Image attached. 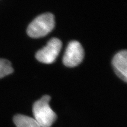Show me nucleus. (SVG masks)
Masks as SVG:
<instances>
[{
    "instance_id": "3",
    "label": "nucleus",
    "mask_w": 127,
    "mask_h": 127,
    "mask_svg": "<svg viewBox=\"0 0 127 127\" xmlns=\"http://www.w3.org/2000/svg\"><path fill=\"white\" fill-rule=\"evenodd\" d=\"M61 47V41L57 38H53L48 41L45 47L36 52V58L41 63L51 64L57 59Z\"/></svg>"
},
{
    "instance_id": "2",
    "label": "nucleus",
    "mask_w": 127,
    "mask_h": 127,
    "mask_svg": "<svg viewBox=\"0 0 127 127\" xmlns=\"http://www.w3.org/2000/svg\"><path fill=\"white\" fill-rule=\"evenodd\" d=\"M55 26L54 17L51 13H45L38 16L28 25L27 32L34 38L43 37L48 34Z\"/></svg>"
},
{
    "instance_id": "6",
    "label": "nucleus",
    "mask_w": 127,
    "mask_h": 127,
    "mask_svg": "<svg viewBox=\"0 0 127 127\" xmlns=\"http://www.w3.org/2000/svg\"><path fill=\"white\" fill-rule=\"evenodd\" d=\"M14 122L17 127H42L34 118L21 114L16 115Z\"/></svg>"
},
{
    "instance_id": "1",
    "label": "nucleus",
    "mask_w": 127,
    "mask_h": 127,
    "mask_svg": "<svg viewBox=\"0 0 127 127\" xmlns=\"http://www.w3.org/2000/svg\"><path fill=\"white\" fill-rule=\"evenodd\" d=\"M50 96L44 95L33 105L34 119L42 127H51L57 120V115L49 105Z\"/></svg>"
},
{
    "instance_id": "4",
    "label": "nucleus",
    "mask_w": 127,
    "mask_h": 127,
    "mask_svg": "<svg viewBox=\"0 0 127 127\" xmlns=\"http://www.w3.org/2000/svg\"><path fill=\"white\" fill-rule=\"evenodd\" d=\"M84 57V52L81 44L78 41H71L63 57V64L68 67H75L81 63Z\"/></svg>"
},
{
    "instance_id": "5",
    "label": "nucleus",
    "mask_w": 127,
    "mask_h": 127,
    "mask_svg": "<svg viewBox=\"0 0 127 127\" xmlns=\"http://www.w3.org/2000/svg\"><path fill=\"white\" fill-rule=\"evenodd\" d=\"M112 65L117 75L124 81H127V51H121L114 56Z\"/></svg>"
},
{
    "instance_id": "7",
    "label": "nucleus",
    "mask_w": 127,
    "mask_h": 127,
    "mask_svg": "<svg viewBox=\"0 0 127 127\" xmlns=\"http://www.w3.org/2000/svg\"><path fill=\"white\" fill-rule=\"evenodd\" d=\"M11 63L8 60L0 58V78L13 72Z\"/></svg>"
}]
</instances>
